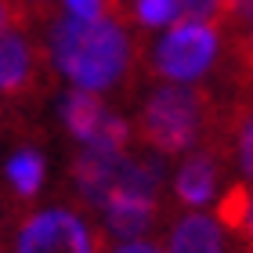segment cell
<instances>
[{"label":"cell","mask_w":253,"mask_h":253,"mask_svg":"<svg viewBox=\"0 0 253 253\" xmlns=\"http://www.w3.org/2000/svg\"><path fill=\"white\" fill-rule=\"evenodd\" d=\"M224 22L239 26V33H253V0H228L224 4Z\"/></svg>","instance_id":"obj_15"},{"label":"cell","mask_w":253,"mask_h":253,"mask_svg":"<svg viewBox=\"0 0 253 253\" xmlns=\"http://www.w3.org/2000/svg\"><path fill=\"white\" fill-rule=\"evenodd\" d=\"M4 177H7V188L18 203L37 199V192L43 185V156L37 148H18V152H11L7 167H4Z\"/></svg>","instance_id":"obj_11"},{"label":"cell","mask_w":253,"mask_h":253,"mask_svg":"<svg viewBox=\"0 0 253 253\" xmlns=\"http://www.w3.org/2000/svg\"><path fill=\"white\" fill-rule=\"evenodd\" d=\"M109 116L112 112L105 109V101H101L94 90L73 87L62 98V123H65V130L73 134L76 141H84V145H94V137L101 134V126H105Z\"/></svg>","instance_id":"obj_9"},{"label":"cell","mask_w":253,"mask_h":253,"mask_svg":"<svg viewBox=\"0 0 253 253\" xmlns=\"http://www.w3.org/2000/svg\"><path fill=\"white\" fill-rule=\"evenodd\" d=\"M250 37H253V33H250Z\"/></svg>","instance_id":"obj_20"},{"label":"cell","mask_w":253,"mask_h":253,"mask_svg":"<svg viewBox=\"0 0 253 253\" xmlns=\"http://www.w3.org/2000/svg\"><path fill=\"white\" fill-rule=\"evenodd\" d=\"M73 181L80 195L94 206H105L112 195H156L159 192V181H163V170H159L156 159H137L130 152H116V156H105V152H90L84 148L76 159H73Z\"/></svg>","instance_id":"obj_3"},{"label":"cell","mask_w":253,"mask_h":253,"mask_svg":"<svg viewBox=\"0 0 253 253\" xmlns=\"http://www.w3.org/2000/svg\"><path fill=\"white\" fill-rule=\"evenodd\" d=\"M167 253H224V232L213 217L188 213L174 224Z\"/></svg>","instance_id":"obj_10"},{"label":"cell","mask_w":253,"mask_h":253,"mask_svg":"<svg viewBox=\"0 0 253 253\" xmlns=\"http://www.w3.org/2000/svg\"><path fill=\"white\" fill-rule=\"evenodd\" d=\"M134 18L145 29H159V26H177V4L174 0H134Z\"/></svg>","instance_id":"obj_13"},{"label":"cell","mask_w":253,"mask_h":253,"mask_svg":"<svg viewBox=\"0 0 253 253\" xmlns=\"http://www.w3.org/2000/svg\"><path fill=\"white\" fill-rule=\"evenodd\" d=\"M221 163L224 152L221 145H206L199 152H192L185 163H181L177 177H174V192L185 206H203L213 199L217 192V177H221Z\"/></svg>","instance_id":"obj_7"},{"label":"cell","mask_w":253,"mask_h":253,"mask_svg":"<svg viewBox=\"0 0 253 253\" xmlns=\"http://www.w3.org/2000/svg\"><path fill=\"white\" fill-rule=\"evenodd\" d=\"M232 130H235V152H239V167H243V174L253 181V112H235Z\"/></svg>","instance_id":"obj_14"},{"label":"cell","mask_w":253,"mask_h":253,"mask_svg":"<svg viewBox=\"0 0 253 253\" xmlns=\"http://www.w3.org/2000/svg\"><path fill=\"white\" fill-rule=\"evenodd\" d=\"M221 51V33L217 26L203 22H177L152 51V73L174 84H195L199 76L210 73Z\"/></svg>","instance_id":"obj_5"},{"label":"cell","mask_w":253,"mask_h":253,"mask_svg":"<svg viewBox=\"0 0 253 253\" xmlns=\"http://www.w3.org/2000/svg\"><path fill=\"white\" fill-rule=\"evenodd\" d=\"M174 4H177V22L217 26V22H224V4L228 0H174Z\"/></svg>","instance_id":"obj_12"},{"label":"cell","mask_w":253,"mask_h":253,"mask_svg":"<svg viewBox=\"0 0 253 253\" xmlns=\"http://www.w3.org/2000/svg\"><path fill=\"white\" fill-rule=\"evenodd\" d=\"M51 58L65 80H73V87L98 94L123 80L130 65V37L112 15L90 22L65 15L51 26Z\"/></svg>","instance_id":"obj_1"},{"label":"cell","mask_w":253,"mask_h":253,"mask_svg":"<svg viewBox=\"0 0 253 253\" xmlns=\"http://www.w3.org/2000/svg\"><path fill=\"white\" fill-rule=\"evenodd\" d=\"M18 253H105V235L73 206H43L18 217Z\"/></svg>","instance_id":"obj_4"},{"label":"cell","mask_w":253,"mask_h":253,"mask_svg":"<svg viewBox=\"0 0 253 253\" xmlns=\"http://www.w3.org/2000/svg\"><path fill=\"white\" fill-rule=\"evenodd\" d=\"M105 210V224L112 235L120 239H137L141 232H148V228L156 224V213H159V203L156 195H112V199L101 206Z\"/></svg>","instance_id":"obj_8"},{"label":"cell","mask_w":253,"mask_h":253,"mask_svg":"<svg viewBox=\"0 0 253 253\" xmlns=\"http://www.w3.org/2000/svg\"><path fill=\"white\" fill-rule=\"evenodd\" d=\"M33 22L22 18L15 29L0 37V94L11 101H26L40 87V47L29 37Z\"/></svg>","instance_id":"obj_6"},{"label":"cell","mask_w":253,"mask_h":253,"mask_svg":"<svg viewBox=\"0 0 253 253\" xmlns=\"http://www.w3.org/2000/svg\"><path fill=\"white\" fill-rule=\"evenodd\" d=\"M235 235H243L246 239V246L253 253V192H250V206H246V217H243V224H239V232Z\"/></svg>","instance_id":"obj_19"},{"label":"cell","mask_w":253,"mask_h":253,"mask_svg":"<svg viewBox=\"0 0 253 253\" xmlns=\"http://www.w3.org/2000/svg\"><path fill=\"white\" fill-rule=\"evenodd\" d=\"M62 4L69 7V15L73 18H101L105 15V0H62Z\"/></svg>","instance_id":"obj_16"},{"label":"cell","mask_w":253,"mask_h":253,"mask_svg":"<svg viewBox=\"0 0 253 253\" xmlns=\"http://www.w3.org/2000/svg\"><path fill=\"white\" fill-rule=\"evenodd\" d=\"M22 18H26V11H22L18 0H0V37H4L7 29H15Z\"/></svg>","instance_id":"obj_17"},{"label":"cell","mask_w":253,"mask_h":253,"mask_svg":"<svg viewBox=\"0 0 253 253\" xmlns=\"http://www.w3.org/2000/svg\"><path fill=\"white\" fill-rule=\"evenodd\" d=\"M105 253H163V246L145 243V239H130V243H120V246H112Z\"/></svg>","instance_id":"obj_18"},{"label":"cell","mask_w":253,"mask_h":253,"mask_svg":"<svg viewBox=\"0 0 253 253\" xmlns=\"http://www.w3.org/2000/svg\"><path fill=\"white\" fill-rule=\"evenodd\" d=\"M213 98L210 90L195 84H167L156 87L145 98L141 116H137V134L148 148H156L159 156H177L188 152L195 141H203L206 130H217Z\"/></svg>","instance_id":"obj_2"}]
</instances>
